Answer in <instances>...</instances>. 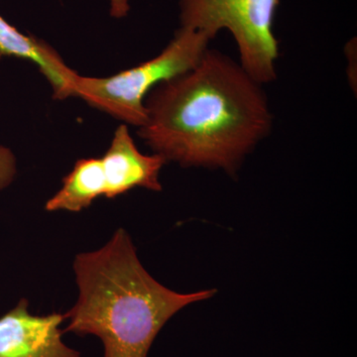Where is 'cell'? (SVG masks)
Wrapping results in <instances>:
<instances>
[{
  "instance_id": "cell-8",
  "label": "cell",
  "mask_w": 357,
  "mask_h": 357,
  "mask_svg": "<svg viewBox=\"0 0 357 357\" xmlns=\"http://www.w3.org/2000/svg\"><path fill=\"white\" fill-rule=\"evenodd\" d=\"M105 172L102 159H79L64 178L60 190L45 204L47 211L79 213L96 199L105 196Z\"/></svg>"
},
{
  "instance_id": "cell-4",
  "label": "cell",
  "mask_w": 357,
  "mask_h": 357,
  "mask_svg": "<svg viewBox=\"0 0 357 357\" xmlns=\"http://www.w3.org/2000/svg\"><path fill=\"white\" fill-rule=\"evenodd\" d=\"M280 0H178L180 27L213 40L227 30L236 41L239 64L258 83L277 79L279 42L274 21Z\"/></svg>"
},
{
  "instance_id": "cell-5",
  "label": "cell",
  "mask_w": 357,
  "mask_h": 357,
  "mask_svg": "<svg viewBox=\"0 0 357 357\" xmlns=\"http://www.w3.org/2000/svg\"><path fill=\"white\" fill-rule=\"evenodd\" d=\"M64 321L59 312L32 314L28 301L21 300L0 317V357H81L63 342Z\"/></svg>"
},
{
  "instance_id": "cell-2",
  "label": "cell",
  "mask_w": 357,
  "mask_h": 357,
  "mask_svg": "<svg viewBox=\"0 0 357 357\" xmlns=\"http://www.w3.org/2000/svg\"><path fill=\"white\" fill-rule=\"evenodd\" d=\"M79 298L65 314L66 332L95 335L103 357H147L161 328L174 314L215 290L182 294L155 280L141 264L126 229L98 250L74 260Z\"/></svg>"
},
{
  "instance_id": "cell-6",
  "label": "cell",
  "mask_w": 357,
  "mask_h": 357,
  "mask_svg": "<svg viewBox=\"0 0 357 357\" xmlns=\"http://www.w3.org/2000/svg\"><path fill=\"white\" fill-rule=\"evenodd\" d=\"M105 198L114 199L135 188L162 191L159 175L167 163L158 154L141 153L126 124L115 130L112 144L102 157Z\"/></svg>"
},
{
  "instance_id": "cell-9",
  "label": "cell",
  "mask_w": 357,
  "mask_h": 357,
  "mask_svg": "<svg viewBox=\"0 0 357 357\" xmlns=\"http://www.w3.org/2000/svg\"><path fill=\"white\" fill-rule=\"evenodd\" d=\"M16 159L10 149L0 145V190L6 189L15 178Z\"/></svg>"
},
{
  "instance_id": "cell-7",
  "label": "cell",
  "mask_w": 357,
  "mask_h": 357,
  "mask_svg": "<svg viewBox=\"0 0 357 357\" xmlns=\"http://www.w3.org/2000/svg\"><path fill=\"white\" fill-rule=\"evenodd\" d=\"M14 57L31 61L53 88L57 100L73 96L77 74L44 40L21 33L0 15V59Z\"/></svg>"
},
{
  "instance_id": "cell-1",
  "label": "cell",
  "mask_w": 357,
  "mask_h": 357,
  "mask_svg": "<svg viewBox=\"0 0 357 357\" xmlns=\"http://www.w3.org/2000/svg\"><path fill=\"white\" fill-rule=\"evenodd\" d=\"M145 109L138 135L154 154L185 168L229 175H236L273 129L264 86L210 48L192 69L155 86Z\"/></svg>"
},
{
  "instance_id": "cell-3",
  "label": "cell",
  "mask_w": 357,
  "mask_h": 357,
  "mask_svg": "<svg viewBox=\"0 0 357 357\" xmlns=\"http://www.w3.org/2000/svg\"><path fill=\"white\" fill-rule=\"evenodd\" d=\"M204 33L180 27L159 55L112 77L77 76L73 96L139 128L146 121L145 100L162 82L192 69L210 47Z\"/></svg>"
}]
</instances>
